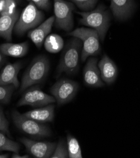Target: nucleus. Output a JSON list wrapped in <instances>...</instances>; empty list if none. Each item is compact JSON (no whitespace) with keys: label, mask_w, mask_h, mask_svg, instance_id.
<instances>
[{"label":"nucleus","mask_w":140,"mask_h":158,"mask_svg":"<svg viewBox=\"0 0 140 158\" xmlns=\"http://www.w3.org/2000/svg\"><path fill=\"white\" fill-rule=\"evenodd\" d=\"M82 50V42L81 40L73 37L68 40L57 68V77L63 73L74 75L78 73Z\"/></svg>","instance_id":"obj_1"},{"label":"nucleus","mask_w":140,"mask_h":158,"mask_svg":"<svg viewBox=\"0 0 140 158\" xmlns=\"http://www.w3.org/2000/svg\"><path fill=\"white\" fill-rule=\"evenodd\" d=\"M82 19L80 23L95 30L100 40L104 42L107 31L111 25V15L110 11L104 5H99L95 9L88 11H76Z\"/></svg>","instance_id":"obj_2"},{"label":"nucleus","mask_w":140,"mask_h":158,"mask_svg":"<svg viewBox=\"0 0 140 158\" xmlns=\"http://www.w3.org/2000/svg\"><path fill=\"white\" fill-rule=\"evenodd\" d=\"M49 69L50 63L48 57L43 55L36 57L23 76L20 92L43 82L49 73Z\"/></svg>","instance_id":"obj_3"},{"label":"nucleus","mask_w":140,"mask_h":158,"mask_svg":"<svg viewBox=\"0 0 140 158\" xmlns=\"http://www.w3.org/2000/svg\"><path fill=\"white\" fill-rule=\"evenodd\" d=\"M68 35L79 39L82 42L81 54L82 61H85L90 56L100 54L101 47L97 31L93 28H78L68 33Z\"/></svg>","instance_id":"obj_4"},{"label":"nucleus","mask_w":140,"mask_h":158,"mask_svg":"<svg viewBox=\"0 0 140 158\" xmlns=\"http://www.w3.org/2000/svg\"><path fill=\"white\" fill-rule=\"evenodd\" d=\"M12 118L15 126L22 132L36 139L48 137L52 132L48 125L20 114L17 110L12 112Z\"/></svg>","instance_id":"obj_5"},{"label":"nucleus","mask_w":140,"mask_h":158,"mask_svg":"<svg viewBox=\"0 0 140 158\" xmlns=\"http://www.w3.org/2000/svg\"><path fill=\"white\" fill-rule=\"evenodd\" d=\"M43 19V13L38 9L36 5L30 2L22 11L15 24V32L19 36H22L27 31L39 26Z\"/></svg>","instance_id":"obj_6"},{"label":"nucleus","mask_w":140,"mask_h":158,"mask_svg":"<svg viewBox=\"0 0 140 158\" xmlns=\"http://www.w3.org/2000/svg\"><path fill=\"white\" fill-rule=\"evenodd\" d=\"M74 5L66 0H54V25L58 29L66 31H71L73 28V11Z\"/></svg>","instance_id":"obj_7"},{"label":"nucleus","mask_w":140,"mask_h":158,"mask_svg":"<svg viewBox=\"0 0 140 158\" xmlns=\"http://www.w3.org/2000/svg\"><path fill=\"white\" fill-rule=\"evenodd\" d=\"M79 85L77 82L63 78L51 87L50 92L57 105L61 106L70 102L75 97Z\"/></svg>","instance_id":"obj_8"},{"label":"nucleus","mask_w":140,"mask_h":158,"mask_svg":"<svg viewBox=\"0 0 140 158\" xmlns=\"http://www.w3.org/2000/svg\"><path fill=\"white\" fill-rule=\"evenodd\" d=\"M56 102L53 96L46 94L37 86L25 91L18 102V106L29 105L32 107H42Z\"/></svg>","instance_id":"obj_9"},{"label":"nucleus","mask_w":140,"mask_h":158,"mask_svg":"<svg viewBox=\"0 0 140 158\" xmlns=\"http://www.w3.org/2000/svg\"><path fill=\"white\" fill-rule=\"evenodd\" d=\"M26 151L37 158H48L53 155L57 143L54 142L36 141L27 138L20 139Z\"/></svg>","instance_id":"obj_10"},{"label":"nucleus","mask_w":140,"mask_h":158,"mask_svg":"<svg viewBox=\"0 0 140 158\" xmlns=\"http://www.w3.org/2000/svg\"><path fill=\"white\" fill-rule=\"evenodd\" d=\"M85 84L91 88H100L105 86L98 67V60L95 57H90L83 69Z\"/></svg>","instance_id":"obj_11"},{"label":"nucleus","mask_w":140,"mask_h":158,"mask_svg":"<svg viewBox=\"0 0 140 158\" xmlns=\"http://www.w3.org/2000/svg\"><path fill=\"white\" fill-rule=\"evenodd\" d=\"M136 7L134 0H111V9L114 17L119 21L129 19Z\"/></svg>","instance_id":"obj_12"},{"label":"nucleus","mask_w":140,"mask_h":158,"mask_svg":"<svg viewBox=\"0 0 140 158\" xmlns=\"http://www.w3.org/2000/svg\"><path fill=\"white\" fill-rule=\"evenodd\" d=\"M102 81L108 85L113 84L117 77L118 69L116 63L104 54L98 63Z\"/></svg>","instance_id":"obj_13"},{"label":"nucleus","mask_w":140,"mask_h":158,"mask_svg":"<svg viewBox=\"0 0 140 158\" xmlns=\"http://www.w3.org/2000/svg\"><path fill=\"white\" fill-rule=\"evenodd\" d=\"M54 20V17H51L41 23L39 26L28 31V38L38 48H40L45 39L51 32Z\"/></svg>","instance_id":"obj_14"},{"label":"nucleus","mask_w":140,"mask_h":158,"mask_svg":"<svg viewBox=\"0 0 140 158\" xmlns=\"http://www.w3.org/2000/svg\"><path fill=\"white\" fill-rule=\"evenodd\" d=\"M19 17L18 10L13 13L0 14V37L8 41L11 40L13 30Z\"/></svg>","instance_id":"obj_15"},{"label":"nucleus","mask_w":140,"mask_h":158,"mask_svg":"<svg viewBox=\"0 0 140 158\" xmlns=\"http://www.w3.org/2000/svg\"><path fill=\"white\" fill-rule=\"evenodd\" d=\"M22 68L20 62L8 64L0 74V85H12L17 88L20 86L18 74Z\"/></svg>","instance_id":"obj_16"},{"label":"nucleus","mask_w":140,"mask_h":158,"mask_svg":"<svg viewBox=\"0 0 140 158\" xmlns=\"http://www.w3.org/2000/svg\"><path fill=\"white\" fill-rule=\"evenodd\" d=\"M54 108L55 106L54 105L49 104L30 110L23 114V115L42 123L53 122L54 118Z\"/></svg>","instance_id":"obj_17"},{"label":"nucleus","mask_w":140,"mask_h":158,"mask_svg":"<svg viewBox=\"0 0 140 158\" xmlns=\"http://www.w3.org/2000/svg\"><path fill=\"white\" fill-rule=\"evenodd\" d=\"M28 50L27 42L13 44L5 43L0 45V52L5 56L13 57H22L25 56Z\"/></svg>","instance_id":"obj_18"},{"label":"nucleus","mask_w":140,"mask_h":158,"mask_svg":"<svg viewBox=\"0 0 140 158\" xmlns=\"http://www.w3.org/2000/svg\"><path fill=\"white\" fill-rule=\"evenodd\" d=\"M64 47V40L57 34H51L46 37L44 40L45 49L53 54L61 51Z\"/></svg>","instance_id":"obj_19"},{"label":"nucleus","mask_w":140,"mask_h":158,"mask_svg":"<svg viewBox=\"0 0 140 158\" xmlns=\"http://www.w3.org/2000/svg\"><path fill=\"white\" fill-rule=\"evenodd\" d=\"M67 147L70 158H82V149L78 140L71 134L67 135Z\"/></svg>","instance_id":"obj_20"},{"label":"nucleus","mask_w":140,"mask_h":158,"mask_svg":"<svg viewBox=\"0 0 140 158\" xmlns=\"http://www.w3.org/2000/svg\"><path fill=\"white\" fill-rule=\"evenodd\" d=\"M20 146L17 142L10 139L6 134L0 131V152L10 151L19 153Z\"/></svg>","instance_id":"obj_21"},{"label":"nucleus","mask_w":140,"mask_h":158,"mask_svg":"<svg viewBox=\"0 0 140 158\" xmlns=\"http://www.w3.org/2000/svg\"><path fill=\"white\" fill-rule=\"evenodd\" d=\"M69 157L67 143L63 139H61L57 143L55 150L51 158H67Z\"/></svg>","instance_id":"obj_22"},{"label":"nucleus","mask_w":140,"mask_h":158,"mask_svg":"<svg viewBox=\"0 0 140 158\" xmlns=\"http://www.w3.org/2000/svg\"><path fill=\"white\" fill-rule=\"evenodd\" d=\"M15 89L16 88L12 85H0V103L3 104L8 103L11 100Z\"/></svg>","instance_id":"obj_23"},{"label":"nucleus","mask_w":140,"mask_h":158,"mask_svg":"<svg viewBox=\"0 0 140 158\" xmlns=\"http://www.w3.org/2000/svg\"><path fill=\"white\" fill-rule=\"evenodd\" d=\"M83 11L93 10L99 0H68Z\"/></svg>","instance_id":"obj_24"},{"label":"nucleus","mask_w":140,"mask_h":158,"mask_svg":"<svg viewBox=\"0 0 140 158\" xmlns=\"http://www.w3.org/2000/svg\"><path fill=\"white\" fill-rule=\"evenodd\" d=\"M0 131L5 133L8 136L10 135V132L9 131V123L1 107H0Z\"/></svg>","instance_id":"obj_25"},{"label":"nucleus","mask_w":140,"mask_h":158,"mask_svg":"<svg viewBox=\"0 0 140 158\" xmlns=\"http://www.w3.org/2000/svg\"><path fill=\"white\" fill-rule=\"evenodd\" d=\"M30 2L33 3L38 8L43 10H49L51 5V0H28Z\"/></svg>","instance_id":"obj_26"},{"label":"nucleus","mask_w":140,"mask_h":158,"mask_svg":"<svg viewBox=\"0 0 140 158\" xmlns=\"http://www.w3.org/2000/svg\"><path fill=\"white\" fill-rule=\"evenodd\" d=\"M13 158H28L29 156L28 155H20L19 153H15L12 155Z\"/></svg>","instance_id":"obj_27"},{"label":"nucleus","mask_w":140,"mask_h":158,"mask_svg":"<svg viewBox=\"0 0 140 158\" xmlns=\"http://www.w3.org/2000/svg\"><path fill=\"white\" fill-rule=\"evenodd\" d=\"M5 56H4L1 52H0V68H1L5 62Z\"/></svg>","instance_id":"obj_28"},{"label":"nucleus","mask_w":140,"mask_h":158,"mask_svg":"<svg viewBox=\"0 0 140 158\" xmlns=\"http://www.w3.org/2000/svg\"><path fill=\"white\" fill-rule=\"evenodd\" d=\"M5 5V0H0V14L2 12Z\"/></svg>","instance_id":"obj_29"},{"label":"nucleus","mask_w":140,"mask_h":158,"mask_svg":"<svg viewBox=\"0 0 140 158\" xmlns=\"http://www.w3.org/2000/svg\"><path fill=\"white\" fill-rule=\"evenodd\" d=\"M8 154H0V158H7L8 157Z\"/></svg>","instance_id":"obj_30"},{"label":"nucleus","mask_w":140,"mask_h":158,"mask_svg":"<svg viewBox=\"0 0 140 158\" xmlns=\"http://www.w3.org/2000/svg\"><path fill=\"white\" fill-rule=\"evenodd\" d=\"M15 1H16V2H17V0H15Z\"/></svg>","instance_id":"obj_31"}]
</instances>
